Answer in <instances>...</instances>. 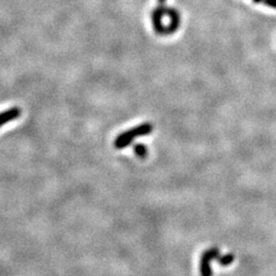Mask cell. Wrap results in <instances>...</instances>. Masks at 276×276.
<instances>
[{
  "label": "cell",
  "instance_id": "1",
  "mask_svg": "<svg viewBox=\"0 0 276 276\" xmlns=\"http://www.w3.org/2000/svg\"><path fill=\"white\" fill-rule=\"evenodd\" d=\"M152 131H153V125L150 123H143L141 125H138L132 128V129L125 131L118 136L115 140V147L118 150L125 149V147L132 143L134 138L146 136Z\"/></svg>",
  "mask_w": 276,
  "mask_h": 276
},
{
  "label": "cell",
  "instance_id": "2",
  "mask_svg": "<svg viewBox=\"0 0 276 276\" xmlns=\"http://www.w3.org/2000/svg\"><path fill=\"white\" fill-rule=\"evenodd\" d=\"M221 257L220 252L218 248H212L210 250H207L201 258V274L202 276H212V268H211V262L213 260H219Z\"/></svg>",
  "mask_w": 276,
  "mask_h": 276
},
{
  "label": "cell",
  "instance_id": "3",
  "mask_svg": "<svg viewBox=\"0 0 276 276\" xmlns=\"http://www.w3.org/2000/svg\"><path fill=\"white\" fill-rule=\"evenodd\" d=\"M166 6L159 5L154 9L152 14V21L155 32L159 35H165L166 27L163 25V17L165 16Z\"/></svg>",
  "mask_w": 276,
  "mask_h": 276
},
{
  "label": "cell",
  "instance_id": "4",
  "mask_svg": "<svg viewBox=\"0 0 276 276\" xmlns=\"http://www.w3.org/2000/svg\"><path fill=\"white\" fill-rule=\"evenodd\" d=\"M165 15H167L170 17V23L168 26L166 27L165 35H171L178 30V28L180 26V21H181L180 15L178 11H176V9L172 7H166Z\"/></svg>",
  "mask_w": 276,
  "mask_h": 276
},
{
  "label": "cell",
  "instance_id": "5",
  "mask_svg": "<svg viewBox=\"0 0 276 276\" xmlns=\"http://www.w3.org/2000/svg\"><path fill=\"white\" fill-rule=\"evenodd\" d=\"M21 115H22V110L17 106L11 107L8 108V110L0 113V127L9 122L17 120Z\"/></svg>",
  "mask_w": 276,
  "mask_h": 276
},
{
  "label": "cell",
  "instance_id": "6",
  "mask_svg": "<svg viewBox=\"0 0 276 276\" xmlns=\"http://www.w3.org/2000/svg\"><path fill=\"white\" fill-rule=\"evenodd\" d=\"M134 152L138 156L141 157V159H144V157L147 155L146 146L141 143H137L134 145Z\"/></svg>",
  "mask_w": 276,
  "mask_h": 276
},
{
  "label": "cell",
  "instance_id": "7",
  "mask_svg": "<svg viewBox=\"0 0 276 276\" xmlns=\"http://www.w3.org/2000/svg\"><path fill=\"white\" fill-rule=\"evenodd\" d=\"M218 261L222 266H228L234 261V256L232 254L224 255V256H221Z\"/></svg>",
  "mask_w": 276,
  "mask_h": 276
},
{
  "label": "cell",
  "instance_id": "8",
  "mask_svg": "<svg viewBox=\"0 0 276 276\" xmlns=\"http://www.w3.org/2000/svg\"><path fill=\"white\" fill-rule=\"evenodd\" d=\"M263 2L266 6L271 7V8H276V0H263Z\"/></svg>",
  "mask_w": 276,
  "mask_h": 276
},
{
  "label": "cell",
  "instance_id": "9",
  "mask_svg": "<svg viewBox=\"0 0 276 276\" xmlns=\"http://www.w3.org/2000/svg\"><path fill=\"white\" fill-rule=\"evenodd\" d=\"M253 1H254L255 3H260V2L263 1V0H253Z\"/></svg>",
  "mask_w": 276,
  "mask_h": 276
},
{
  "label": "cell",
  "instance_id": "10",
  "mask_svg": "<svg viewBox=\"0 0 276 276\" xmlns=\"http://www.w3.org/2000/svg\"><path fill=\"white\" fill-rule=\"evenodd\" d=\"M157 1H159L160 3H164V2L166 1V0H157Z\"/></svg>",
  "mask_w": 276,
  "mask_h": 276
}]
</instances>
